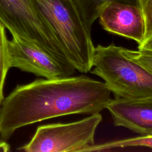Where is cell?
I'll return each instance as SVG.
<instances>
[{"label":"cell","instance_id":"obj_1","mask_svg":"<svg viewBox=\"0 0 152 152\" xmlns=\"http://www.w3.org/2000/svg\"><path fill=\"white\" fill-rule=\"evenodd\" d=\"M110 94L104 82L86 75L17 86L0 106V137L7 140L18 128L58 116L100 113Z\"/></svg>","mask_w":152,"mask_h":152},{"label":"cell","instance_id":"obj_2","mask_svg":"<svg viewBox=\"0 0 152 152\" xmlns=\"http://www.w3.org/2000/svg\"><path fill=\"white\" fill-rule=\"evenodd\" d=\"M34 1L67 61L80 72H89L95 46L73 0Z\"/></svg>","mask_w":152,"mask_h":152},{"label":"cell","instance_id":"obj_3","mask_svg":"<svg viewBox=\"0 0 152 152\" xmlns=\"http://www.w3.org/2000/svg\"><path fill=\"white\" fill-rule=\"evenodd\" d=\"M91 73L104 80L115 97L138 100L152 97V75L125 56L121 46L95 47Z\"/></svg>","mask_w":152,"mask_h":152},{"label":"cell","instance_id":"obj_4","mask_svg":"<svg viewBox=\"0 0 152 152\" xmlns=\"http://www.w3.org/2000/svg\"><path fill=\"white\" fill-rule=\"evenodd\" d=\"M0 24L12 36L68 62L34 0H0Z\"/></svg>","mask_w":152,"mask_h":152},{"label":"cell","instance_id":"obj_5","mask_svg":"<svg viewBox=\"0 0 152 152\" xmlns=\"http://www.w3.org/2000/svg\"><path fill=\"white\" fill-rule=\"evenodd\" d=\"M102 121L99 113L68 123L40 125L29 142L18 150L26 152H83L94 144V135Z\"/></svg>","mask_w":152,"mask_h":152},{"label":"cell","instance_id":"obj_6","mask_svg":"<svg viewBox=\"0 0 152 152\" xmlns=\"http://www.w3.org/2000/svg\"><path fill=\"white\" fill-rule=\"evenodd\" d=\"M10 65L46 79L71 76L76 69L68 62L35 45L12 36L8 40Z\"/></svg>","mask_w":152,"mask_h":152},{"label":"cell","instance_id":"obj_7","mask_svg":"<svg viewBox=\"0 0 152 152\" xmlns=\"http://www.w3.org/2000/svg\"><path fill=\"white\" fill-rule=\"evenodd\" d=\"M99 23L106 31L140 45L145 39V21L137 5L112 2L105 6L99 15Z\"/></svg>","mask_w":152,"mask_h":152},{"label":"cell","instance_id":"obj_8","mask_svg":"<svg viewBox=\"0 0 152 152\" xmlns=\"http://www.w3.org/2000/svg\"><path fill=\"white\" fill-rule=\"evenodd\" d=\"M115 126L140 135L152 134V104L140 100L121 97L110 99L106 106Z\"/></svg>","mask_w":152,"mask_h":152},{"label":"cell","instance_id":"obj_9","mask_svg":"<svg viewBox=\"0 0 152 152\" xmlns=\"http://www.w3.org/2000/svg\"><path fill=\"white\" fill-rule=\"evenodd\" d=\"M83 21L91 30V27L103 10L112 2L137 5V0H73Z\"/></svg>","mask_w":152,"mask_h":152},{"label":"cell","instance_id":"obj_10","mask_svg":"<svg viewBox=\"0 0 152 152\" xmlns=\"http://www.w3.org/2000/svg\"><path fill=\"white\" fill-rule=\"evenodd\" d=\"M128 147H147L152 148V134L93 144L85 148L83 152L102 151L116 148Z\"/></svg>","mask_w":152,"mask_h":152},{"label":"cell","instance_id":"obj_11","mask_svg":"<svg viewBox=\"0 0 152 152\" xmlns=\"http://www.w3.org/2000/svg\"><path fill=\"white\" fill-rule=\"evenodd\" d=\"M11 68L8 50V40L5 28L0 24V106L4 99V86L9 69Z\"/></svg>","mask_w":152,"mask_h":152},{"label":"cell","instance_id":"obj_12","mask_svg":"<svg viewBox=\"0 0 152 152\" xmlns=\"http://www.w3.org/2000/svg\"><path fill=\"white\" fill-rule=\"evenodd\" d=\"M122 53L135 62L152 75V50L138 49V50H131L121 47Z\"/></svg>","mask_w":152,"mask_h":152},{"label":"cell","instance_id":"obj_13","mask_svg":"<svg viewBox=\"0 0 152 152\" xmlns=\"http://www.w3.org/2000/svg\"><path fill=\"white\" fill-rule=\"evenodd\" d=\"M145 21V39L152 35V0H137Z\"/></svg>","mask_w":152,"mask_h":152},{"label":"cell","instance_id":"obj_14","mask_svg":"<svg viewBox=\"0 0 152 152\" xmlns=\"http://www.w3.org/2000/svg\"><path fill=\"white\" fill-rule=\"evenodd\" d=\"M138 49H144L152 50V35L144 40L142 43L138 45Z\"/></svg>","mask_w":152,"mask_h":152},{"label":"cell","instance_id":"obj_15","mask_svg":"<svg viewBox=\"0 0 152 152\" xmlns=\"http://www.w3.org/2000/svg\"><path fill=\"white\" fill-rule=\"evenodd\" d=\"M10 145L5 141L0 142V151H8L10 150Z\"/></svg>","mask_w":152,"mask_h":152},{"label":"cell","instance_id":"obj_16","mask_svg":"<svg viewBox=\"0 0 152 152\" xmlns=\"http://www.w3.org/2000/svg\"><path fill=\"white\" fill-rule=\"evenodd\" d=\"M138 100H142L143 102H145L146 103H150V104H152V97L145 98V99H138Z\"/></svg>","mask_w":152,"mask_h":152}]
</instances>
